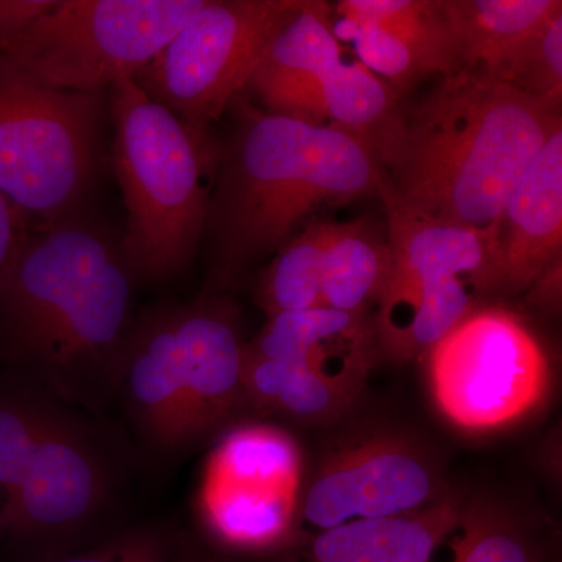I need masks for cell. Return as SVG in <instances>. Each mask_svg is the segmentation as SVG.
<instances>
[{
	"mask_svg": "<svg viewBox=\"0 0 562 562\" xmlns=\"http://www.w3.org/2000/svg\"><path fill=\"white\" fill-rule=\"evenodd\" d=\"M117 384L133 416L157 446L177 449L191 442L177 355L173 305L136 316L122 351Z\"/></svg>",
	"mask_w": 562,
	"mask_h": 562,
	"instance_id": "cell-17",
	"label": "cell"
},
{
	"mask_svg": "<svg viewBox=\"0 0 562 562\" xmlns=\"http://www.w3.org/2000/svg\"><path fill=\"white\" fill-rule=\"evenodd\" d=\"M303 484L294 436L271 424L238 425L205 462L195 497L199 519L214 542L233 552L294 546Z\"/></svg>",
	"mask_w": 562,
	"mask_h": 562,
	"instance_id": "cell-9",
	"label": "cell"
},
{
	"mask_svg": "<svg viewBox=\"0 0 562 562\" xmlns=\"http://www.w3.org/2000/svg\"><path fill=\"white\" fill-rule=\"evenodd\" d=\"M560 125L561 109L460 70L408 110L397 105L368 143L398 201L498 239L514 188Z\"/></svg>",
	"mask_w": 562,
	"mask_h": 562,
	"instance_id": "cell-1",
	"label": "cell"
},
{
	"mask_svg": "<svg viewBox=\"0 0 562 562\" xmlns=\"http://www.w3.org/2000/svg\"><path fill=\"white\" fill-rule=\"evenodd\" d=\"M447 542L449 562H541L519 520L494 503L468 502Z\"/></svg>",
	"mask_w": 562,
	"mask_h": 562,
	"instance_id": "cell-25",
	"label": "cell"
},
{
	"mask_svg": "<svg viewBox=\"0 0 562 562\" xmlns=\"http://www.w3.org/2000/svg\"><path fill=\"white\" fill-rule=\"evenodd\" d=\"M468 502L450 494L422 512L316 532L295 562H431L460 525Z\"/></svg>",
	"mask_w": 562,
	"mask_h": 562,
	"instance_id": "cell-18",
	"label": "cell"
},
{
	"mask_svg": "<svg viewBox=\"0 0 562 562\" xmlns=\"http://www.w3.org/2000/svg\"><path fill=\"white\" fill-rule=\"evenodd\" d=\"M379 194L386 210L391 272L425 280L460 279L476 292L501 290L495 236L409 209L382 181Z\"/></svg>",
	"mask_w": 562,
	"mask_h": 562,
	"instance_id": "cell-16",
	"label": "cell"
},
{
	"mask_svg": "<svg viewBox=\"0 0 562 562\" xmlns=\"http://www.w3.org/2000/svg\"><path fill=\"white\" fill-rule=\"evenodd\" d=\"M497 80L512 85L550 109H561L562 9L532 33L498 74Z\"/></svg>",
	"mask_w": 562,
	"mask_h": 562,
	"instance_id": "cell-26",
	"label": "cell"
},
{
	"mask_svg": "<svg viewBox=\"0 0 562 562\" xmlns=\"http://www.w3.org/2000/svg\"><path fill=\"white\" fill-rule=\"evenodd\" d=\"M135 277L114 236L79 213L35 228L0 284V350L65 398L117 384Z\"/></svg>",
	"mask_w": 562,
	"mask_h": 562,
	"instance_id": "cell-2",
	"label": "cell"
},
{
	"mask_svg": "<svg viewBox=\"0 0 562 562\" xmlns=\"http://www.w3.org/2000/svg\"><path fill=\"white\" fill-rule=\"evenodd\" d=\"M173 319L192 442L220 427L246 402V344L232 303L216 295L173 305Z\"/></svg>",
	"mask_w": 562,
	"mask_h": 562,
	"instance_id": "cell-12",
	"label": "cell"
},
{
	"mask_svg": "<svg viewBox=\"0 0 562 562\" xmlns=\"http://www.w3.org/2000/svg\"><path fill=\"white\" fill-rule=\"evenodd\" d=\"M54 416L50 408L0 392V497L16 490Z\"/></svg>",
	"mask_w": 562,
	"mask_h": 562,
	"instance_id": "cell-27",
	"label": "cell"
},
{
	"mask_svg": "<svg viewBox=\"0 0 562 562\" xmlns=\"http://www.w3.org/2000/svg\"><path fill=\"white\" fill-rule=\"evenodd\" d=\"M442 9L457 46L460 70L497 79L532 33L562 9V2L442 0Z\"/></svg>",
	"mask_w": 562,
	"mask_h": 562,
	"instance_id": "cell-20",
	"label": "cell"
},
{
	"mask_svg": "<svg viewBox=\"0 0 562 562\" xmlns=\"http://www.w3.org/2000/svg\"><path fill=\"white\" fill-rule=\"evenodd\" d=\"M424 358L436 409L468 435L516 427L542 408L552 390L541 339L502 305L475 306Z\"/></svg>",
	"mask_w": 562,
	"mask_h": 562,
	"instance_id": "cell-7",
	"label": "cell"
},
{
	"mask_svg": "<svg viewBox=\"0 0 562 562\" xmlns=\"http://www.w3.org/2000/svg\"><path fill=\"white\" fill-rule=\"evenodd\" d=\"M344 61L333 32L330 7L305 0L301 10L269 41L247 87L269 113L312 125H325L322 87Z\"/></svg>",
	"mask_w": 562,
	"mask_h": 562,
	"instance_id": "cell-13",
	"label": "cell"
},
{
	"mask_svg": "<svg viewBox=\"0 0 562 562\" xmlns=\"http://www.w3.org/2000/svg\"><path fill=\"white\" fill-rule=\"evenodd\" d=\"M244 395L258 412L303 425H324L349 412L361 391L335 382L302 362L251 353L246 344Z\"/></svg>",
	"mask_w": 562,
	"mask_h": 562,
	"instance_id": "cell-21",
	"label": "cell"
},
{
	"mask_svg": "<svg viewBox=\"0 0 562 562\" xmlns=\"http://www.w3.org/2000/svg\"><path fill=\"white\" fill-rule=\"evenodd\" d=\"M336 11L344 21L372 22L397 35L412 47L427 76L460 70L442 0H341Z\"/></svg>",
	"mask_w": 562,
	"mask_h": 562,
	"instance_id": "cell-23",
	"label": "cell"
},
{
	"mask_svg": "<svg viewBox=\"0 0 562 562\" xmlns=\"http://www.w3.org/2000/svg\"><path fill=\"white\" fill-rule=\"evenodd\" d=\"M57 0H0V54L33 22L54 9Z\"/></svg>",
	"mask_w": 562,
	"mask_h": 562,
	"instance_id": "cell-31",
	"label": "cell"
},
{
	"mask_svg": "<svg viewBox=\"0 0 562 562\" xmlns=\"http://www.w3.org/2000/svg\"><path fill=\"white\" fill-rule=\"evenodd\" d=\"M392 271L387 236L368 220L327 222L322 254V305L371 313Z\"/></svg>",
	"mask_w": 562,
	"mask_h": 562,
	"instance_id": "cell-22",
	"label": "cell"
},
{
	"mask_svg": "<svg viewBox=\"0 0 562 562\" xmlns=\"http://www.w3.org/2000/svg\"><path fill=\"white\" fill-rule=\"evenodd\" d=\"M184 562H206V561H184Z\"/></svg>",
	"mask_w": 562,
	"mask_h": 562,
	"instance_id": "cell-33",
	"label": "cell"
},
{
	"mask_svg": "<svg viewBox=\"0 0 562 562\" xmlns=\"http://www.w3.org/2000/svg\"><path fill=\"white\" fill-rule=\"evenodd\" d=\"M236 125L221 147L206 216L211 279L232 284L249 266L290 241L322 205L379 192L382 172L361 136L232 102Z\"/></svg>",
	"mask_w": 562,
	"mask_h": 562,
	"instance_id": "cell-3",
	"label": "cell"
},
{
	"mask_svg": "<svg viewBox=\"0 0 562 562\" xmlns=\"http://www.w3.org/2000/svg\"><path fill=\"white\" fill-rule=\"evenodd\" d=\"M305 0H206L135 77L192 127L209 128L249 85L262 52Z\"/></svg>",
	"mask_w": 562,
	"mask_h": 562,
	"instance_id": "cell-8",
	"label": "cell"
},
{
	"mask_svg": "<svg viewBox=\"0 0 562 562\" xmlns=\"http://www.w3.org/2000/svg\"><path fill=\"white\" fill-rule=\"evenodd\" d=\"M460 279L425 280L391 272L373 313L380 355L394 361L424 358L476 303Z\"/></svg>",
	"mask_w": 562,
	"mask_h": 562,
	"instance_id": "cell-19",
	"label": "cell"
},
{
	"mask_svg": "<svg viewBox=\"0 0 562 562\" xmlns=\"http://www.w3.org/2000/svg\"><path fill=\"white\" fill-rule=\"evenodd\" d=\"M33 231L35 227L29 217L0 194V284L9 276Z\"/></svg>",
	"mask_w": 562,
	"mask_h": 562,
	"instance_id": "cell-30",
	"label": "cell"
},
{
	"mask_svg": "<svg viewBox=\"0 0 562 562\" xmlns=\"http://www.w3.org/2000/svg\"><path fill=\"white\" fill-rule=\"evenodd\" d=\"M113 169L127 210L121 249L136 281L177 276L205 232L221 146L143 91L135 79L109 88Z\"/></svg>",
	"mask_w": 562,
	"mask_h": 562,
	"instance_id": "cell-4",
	"label": "cell"
},
{
	"mask_svg": "<svg viewBox=\"0 0 562 562\" xmlns=\"http://www.w3.org/2000/svg\"><path fill=\"white\" fill-rule=\"evenodd\" d=\"M325 235L327 222H312L277 250L257 288V302L268 316L324 306L322 254Z\"/></svg>",
	"mask_w": 562,
	"mask_h": 562,
	"instance_id": "cell-24",
	"label": "cell"
},
{
	"mask_svg": "<svg viewBox=\"0 0 562 562\" xmlns=\"http://www.w3.org/2000/svg\"><path fill=\"white\" fill-rule=\"evenodd\" d=\"M247 349L271 360L302 362L362 392L380 355L372 313L319 308L268 316Z\"/></svg>",
	"mask_w": 562,
	"mask_h": 562,
	"instance_id": "cell-15",
	"label": "cell"
},
{
	"mask_svg": "<svg viewBox=\"0 0 562 562\" xmlns=\"http://www.w3.org/2000/svg\"><path fill=\"white\" fill-rule=\"evenodd\" d=\"M103 95L41 87L0 58V194L33 227L83 213L102 165Z\"/></svg>",
	"mask_w": 562,
	"mask_h": 562,
	"instance_id": "cell-5",
	"label": "cell"
},
{
	"mask_svg": "<svg viewBox=\"0 0 562 562\" xmlns=\"http://www.w3.org/2000/svg\"><path fill=\"white\" fill-rule=\"evenodd\" d=\"M435 461L402 436L373 435L328 453L303 484L299 531L422 512L449 497Z\"/></svg>",
	"mask_w": 562,
	"mask_h": 562,
	"instance_id": "cell-10",
	"label": "cell"
},
{
	"mask_svg": "<svg viewBox=\"0 0 562 562\" xmlns=\"http://www.w3.org/2000/svg\"><path fill=\"white\" fill-rule=\"evenodd\" d=\"M562 258V125L554 128L506 203L498 228L501 290L519 294Z\"/></svg>",
	"mask_w": 562,
	"mask_h": 562,
	"instance_id": "cell-14",
	"label": "cell"
},
{
	"mask_svg": "<svg viewBox=\"0 0 562 562\" xmlns=\"http://www.w3.org/2000/svg\"><path fill=\"white\" fill-rule=\"evenodd\" d=\"M528 301L543 313H557L561 308L562 258L543 269L527 290Z\"/></svg>",
	"mask_w": 562,
	"mask_h": 562,
	"instance_id": "cell-32",
	"label": "cell"
},
{
	"mask_svg": "<svg viewBox=\"0 0 562 562\" xmlns=\"http://www.w3.org/2000/svg\"><path fill=\"white\" fill-rule=\"evenodd\" d=\"M206 0H57L0 54L58 91L103 94L135 79Z\"/></svg>",
	"mask_w": 562,
	"mask_h": 562,
	"instance_id": "cell-6",
	"label": "cell"
},
{
	"mask_svg": "<svg viewBox=\"0 0 562 562\" xmlns=\"http://www.w3.org/2000/svg\"><path fill=\"white\" fill-rule=\"evenodd\" d=\"M105 495L98 454L54 413L16 490L0 502V538L31 541L79 528L101 509Z\"/></svg>",
	"mask_w": 562,
	"mask_h": 562,
	"instance_id": "cell-11",
	"label": "cell"
},
{
	"mask_svg": "<svg viewBox=\"0 0 562 562\" xmlns=\"http://www.w3.org/2000/svg\"><path fill=\"white\" fill-rule=\"evenodd\" d=\"M49 562H168L160 546L150 536H124L85 552Z\"/></svg>",
	"mask_w": 562,
	"mask_h": 562,
	"instance_id": "cell-29",
	"label": "cell"
},
{
	"mask_svg": "<svg viewBox=\"0 0 562 562\" xmlns=\"http://www.w3.org/2000/svg\"><path fill=\"white\" fill-rule=\"evenodd\" d=\"M341 25L346 38L353 43L361 65L379 79L386 80L394 90L427 76L412 47L382 25L344 20Z\"/></svg>",
	"mask_w": 562,
	"mask_h": 562,
	"instance_id": "cell-28",
	"label": "cell"
}]
</instances>
